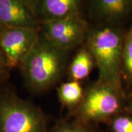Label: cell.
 <instances>
[{
	"instance_id": "7c38bea8",
	"label": "cell",
	"mask_w": 132,
	"mask_h": 132,
	"mask_svg": "<svg viewBox=\"0 0 132 132\" xmlns=\"http://www.w3.org/2000/svg\"><path fill=\"white\" fill-rule=\"evenodd\" d=\"M122 76L132 85V24L124 34L122 52Z\"/></svg>"
},
{
	"instance_id": "8fae6325",
	"label": "cell",
	"mask_w": 132,
	"mask_h": 132,
	"mask_svg": "<svg viewBox=\"0 0 132 132\" xmlns=\"http://www.w3.org/2000/svg\"><path fill=\"white\" fill-rule=\"evenodd\" d=\"M85 90L80 81H70L61 85L57 89V96L62 105L73 113L81 103Z\"/></svg>"
},
{
	"instance_id": "30bf717a",
	"label": "cell",
	"mask_w": 132,
	"mask_h": 132,
	"mask_svg": "<svg viewBox=\"0 0 132 132\" xmlns=\"http://www.w3.org/2000/svg\"><path fill=\"white\" fill-rule=\"evenodd\" d=\"M95 65L94 59L86 47L76 53L70 64L69 75L71 81H80L86 78Z\"/></svg>"
},
{
	"instance_id": "9c48e42d",
	"label": "cell",
	"mask_w": 132,
	"mask_h": 132,
	"mask_svg": "<svg viewBox=\"0 0 132 132\" xmlns=\"http://www.w3.org/2000/svg\"><path fill=\"white\" fill-rule=\"evenodd\" d=\"M90 11L94 17L114 22L126 17L132 11L131 0H94L90 3Z\"/></svg>"
},
{
	"instance_id": "7a4b0ae2",
	"label": "cell",
	"mask_w": 132,
	"mask_h": 132,
	"mask_svg": "<svg viewBox=\"0 0 132 132\" xmlns=\"http://www.w3.org/2000/svg\"><path fill=\"white\" fill-rule=\"evenodd\" d=\"M67 53L53 45L40 33L35 45L20 66L29 88L42 92L56 83L65 69Z\"/></svg>"
},
{
	"instance_id": "3957f363",
	"label": "cell",
	"mask_w": 132,
	"mask_h": 132,
	"mask_svg": "<svg viewBox=\"0 0 132 132\" xmlns=\"http://www.w3.org/2000/svg\"><path fill=\"white\" fill-rule=\"evenodd\" d=\"M40 109L9 90L0 92V132H48Z\"/></svg>"
},
{
	"instance_id": "4fadbf2b",
	"label": "cell",
	"mask_w": 132,
	"mask_h": 132,
	"mask_svg": "<svg viewBox=\"0 0 132 132\" xmlns=\"http://www.w3.org/2000/svg\"><path fill=\"white\" fill-rule=\"evenodd\" d=\"M51 132H97L91 124L73 120H62L53 128Z\"/></svg>"
},
{
	"instance_id": "52a82bcc",
	"label": "cell",
	"mask_w": 132,
	"mask_h": 132,
	"mask_svg": "<svg viewBox=\"0 0 132 132\" xmlns=\"http://www.w3.org/2000/svg\"><path fill=\"white\" fill-rule=\"evenodd\" d=\"M0 26L40 31V24L28 1L0 0Z\"/></svg>"
},
{
	"instance_id": "2e32d148",
	"label": "cell",
	"mask_w": 132,
	"mask_h": 132,
	"mask_svg": "<svg viewBox=\"0 0 132 132\" xmlns=\"http://www.w3.org/2000/svg\"><path fill=\"white\" fill-rule=\"evenodd\" d=\"M125 110L129 114L132 115V95L130 96L129 100H128L127 105L125 107Z\"/></svg>"
},
{
	"instance_id": "5b68a950",
	"label": "cell",
	"mask_w": 132,
	"mask_h": 132,
	"mask_svg": "<svg viewBox=\"0 0 132 132\" xmlns=\"http://www.w3.org/2000/svg\"><path fill=\"white\" fill-rule=\"evenodd\" d=\"M87 32V22L80 14L40 23L41 35L54 47L66 52L80 45L86 38Z\"/></svg>"
},
{
	"instance_id": "5bb4252c",
	"label": "cell",
	"mask_w": 132,
	"mask_h": 132,
	"mask_svg": "<svg viewBox=\"0 0 132 132\" xmlns=\"http://www.w3.org/2000/svg\"><path fill=\"white\" fill-rule=\"evenodd\" d=\"M113 132H132V116L119 114L109 122Z\"/></svg>"
},
{
	"instance_id": "e0dca14e",
	"label": "cell",
	"mask_w": 132,
	"mask_h": 132,
	"mask_svg": "<svg viewBox=\"0 0 132 132\" xmlns=\"http://www.w3.org/2000/svg\"><path fill=\"white\" fill-rule=\"evenodd\" d=\"M2 28H3V27H1V26H0V31H1V30L2 29Z\"/></svg>"
},
{
	"instance_id": "8992f818",
	"label": "cell",
	"mask_w": 132,
	"mask_h": 132,
	"mask_svg": "<svg viewBox=\"0 0 132 132\" xmlns=\"http://www.w3.org/2000/svg\"><path fill=\"white\" fill-rule=\"evenodd\" d=\"M40 31L3 28L0 31V50L9 69L20 66L39 38Z\"/></svg>"
},
{
	"instance_id": "6da1fadb",
	"label": "cell",
	"mask_w": 132,
	"mask_h": 132,
	"mask_svg": "<svg viewBox=\"0 0 132 132\" xmlns=\"http://www.w3.org/2000/svg\"><path fill=\"white\" fill-rule=\"evenodd\" d=\"M124 33L113 26L88 30L86 47L98 70V81L108 84L123 92L122 86V52Z\"/></svg>"
},
{
	"instance_id": "9a60e30c",
	"label": "cell",
	"mask_w": 132,
	"mask_h": 132,
	"mask_svg": "<svg viewBox=\"0 0 132 132\" xmlns=\"http://www.w3.org/2000/svg\"><path fill=\"white\" fill-rule=\"evenodd\" d=\"M9 68L6 64V61L0 50V82L3 81L8 75Z\"/></svg>"
},
{
	"instance_id": "ba28073f",
	"label": "cell",
	"mask_w": 132,
	"mask_h": 132,
	"mask_svg": "<svg viewBox=\"0 0 132 132\" xmlns=\"http://www.w3.org/2000/svg\"><path fill=\"white\" fill-rule=\"evenodd\" d=\"M28 1L40 24L62 20L80 14L82 4V1L78 0H34Z\"/></svg>"
},
{
	"instance_id": "277c9868",
	"label": "cell",
	"mask_w": 132,
	"mask_h": 132,
	"mask_svg": "<svg viewBox=\"0 0 132 132\" xmlns=\"http://www.w3.org/2000/svg\"><path fill=\"white\" fill-rule=\"evenodd\" d=\"M123 95L111 85L96 82L85 91L81 103L74 111V119L81 122H109L122 113Z\"/></svg>"
}]
</instances>
